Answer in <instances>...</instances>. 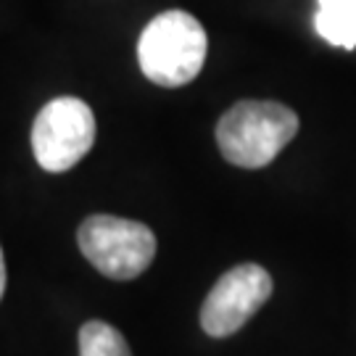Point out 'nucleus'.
Returning <instances> with one entry per match:
<instances>
[{
    "label": "nucleus",
    "instance_id": "5",
    "mask_svg": "<svg viewBox=\"0 0 356 356\" xmlns=\"http://www.w3.org/2000/svg\"><path fill=\"white\" fill-rule=\"evenodd\" d=\"M272 277L254 261L225 272L201 306V327L211 338H227L241 330L248 319L269 301Z\"/></svg>",
    "mask_w": 356,
    "mask_h": 356
},
{
    "label": "nucleus",
    "instance_id": "9",
    "mask_svg": "<svg viewBox=\"0 0 356 356\" xmlns=\"http://www.w3.org/2000/svg\"><path fill=\"white\" fill-rule=\"evenodd\" d=\"M6 293V259H3V248H0V298Z\"/></svg>",
    "mask_w": 356,
    "mask_h": 356
},
{
    "label": "nucleus",
    "instance_id": "8",
    "mask_svg": "<svg viewBox=\"0 0 356 356\" xmlns=\"http://www.w3.org/2000/svg\"><path fill=\"white\" fill-rule=\"evenodd\" d=\"M319 8H332V11H356V0H317Z\"/></svg>",
    "mask_w": 356,
    "mask_h": 356
},
{
    "label": "nucleus",
    "instance_id": "1",
    "mask_svg": "<svg viewBox=\"0 0 356 356\" xmlns=\"http://www.w3.org/2000/svg\"><path fill=\"white\" fill-rule=\"evenodd\" d=\"M298 116L277 101H241L216 124V145L229 164L259 169L296 138Z\"/></svg>",
    "mask_w": 356,
    "mask_h": 356
},
{
    "label": "nucleus",
    "instance_id": "4",
    "mask_svg": "<svg viewBox=\"0 0 356 356\" xmlns=\"http://www.w3.org/2000/svg\"><path fill=\"white\" fill-rule=\"evenodd\" d=\"M95 143V116L79 98L64 95L45 103L32 124V151L45 172L76 166Z\"/></svg>",
    "mask_w": 356,
    "mask_h": 356
},
{
    "label": "nucleus",
    "instance_id": "6",
    "mask_svg": "<svg viewBox=\"0 0 356 356\" xmlns=\"http://www.w3.org/2000/svg\"><path fill=\"white\" fill-rule=\"evenodd\" d=\"M79 356H132V351L116 327L101 319H90L79 330Z\"/></svg>",
    "mask_w": 356,
    "mask_h": 356
},
{
    "label": "nucleus",
    "instance_id": "3",
    "mask_svg": "<svg viewBox=\"0 0 356 356\" xmlns=\"http://www.w3.org/2000/svg\"><path fill=\"white\" fill-rule=\"evenodd\" d=\"M79 251L111 280H135L151 267L156 235L148 225L111 214L88 216L76 229Z\"/></svg>",
    "mask_w": 356,
    "mask_h": 356
},
{
    "label": "nucleus",
    "instance_id": "7",
    "mask_svg": "<svg viewBox=\"0 0 356 356\" xmlns=\"http://www.w3.org/2000/svg\"><path fill=\"white\" fill-rule=\"evenodd\" d=\"M314 26L322 40L338 48H356V11H332L319 8L314 16Z\"/></svg>",
    "mask_w": 356,
    "mask_h": 356
},
{
    "label": "nucleus",
    "instance_id": "2",
    "mask_svg": "<svg viewBox=\"0 0 356 356\" xmlns=\"http://www.w3.org/2000/svg\"><path fill=\"white\" fill-rule=\"evenodd\" d=\"M209 38L201 22L188 11H164L143 29L138 61L143 74L161 88H182L206 64Z\"/></svg>",
    "mask_w": 356,
    "mask_h": 356
}]
</instances>
